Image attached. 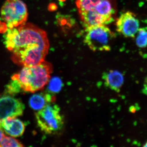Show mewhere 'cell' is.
Instances as JSON below:
<instances>
[{
    "instance_id": "23",
    "label": "cell",
    "mask_w": 147,
    "mask_h": 147,
    "mask_svg": "<svg viewBox=\"0 0 147 147\" xmlns=\"http://www.w3.org/2000/svg\"><path fill=\"white\" fill-rule=\"evenodd\" d=\"M59 1H60V2H62L65 1L66 0H59Z\"/></svg>"
},
{
    "instance_id": "9",
    "label": "cell",
    "mask_w": 147,
    "mask_h": 147,
    "mask_svg": "<svg viewBox=\"0 0 147 147\" xmlns=\"http://www.w3.org/2000/svg\"><path fill=\"white\" fill-rule=\"evenodd\" d=\"M102 79L106 87L117 92L120 91L124 83L123 76L120 72L110 70L103 74Z\"/></svg>"
},
{
    "instance_id": "16",
    "label": "cell",
    "mask_w": 147,
    "mask_h": 147,
    "mask_svg": "<svg viewBox=\"0 0 147 147\" xmlns=\"http://www.w3.org/2000/svg\"><path fill=\"white\" fill-rule=\"evenodd\" d=\"M62 82L57 77H54L51 79L49 83L48 89L52 93L58 92L60 90L62 87Z\"/></svg>"
},
{
    "instance_id": "22",
    "label": "cell",
    "mask_w": 147,
    "mask_h": 147,
    "mask_svg": "<svg viewBox=\"0 0 147 147\" xmlns=\"http://www.w3.org/2000/svg\"><path fill=\"white\" fill-rule=\"evenodd\" d=\"M144 147H147V141L146 142V143L144 145V146H143Z\"/></svg>"
},
{
    "instance_id": "1",
    "label": "cell",
    "mask_w": 147,
    "mask_h": 147,
    "mask_svg": "<svg viewBox=\"0 0 147 147\" xmlns=\"http://www.w3.org/2000/svg\"><path fill=\"white\" fill-rule=\"evenodd\" d=\"M4 43L11 52V59L18 65H36L45 61L49 50V40L45 31L34 24L25 23L7 28L4 35Z\"/></svg>"
},
{
    "instance_id": "14",
    "label": "cell",
    "mask_w": 147,
    "mask_h": 147,
    "mask_svg": "<svg viewBox=\"0 0 147 147\" xmlns=\"http://www.w3.org/2000/svg\"><path fill=\"white\" fill-rule=\"evenodd\" d=\"M24 146L18 140L13 137H4L0 142V147H20Z\"/></svg>"
},
{
    "instance_id": "6",
    "label": "cell",
    "mask_w": 147,
    "mask_h": 147,
    "mask_svg": "<svg viewBox=\"0 0 147 147\" xmlns=\"http://www.w3.org/2000/svg\"><path fill=\"white\" fill-rule=\"evenodd\" d=\"M116 26L117 31L126 38L135 37L140 28L139 19L130 11L122 13L117 20Z\"/></svg>"
},
{
    "instance_id": "24",
    "label": "cell",
    "mask_w": 147,
    "mask_h": 147,
    "mask_svg": "<svg viewBox=\"0 0 147 147\" xmlns=\"http://www.w3.org/2000/svg\"><path fill=\"white\" fill-rule=\"evenodd\" d=\"M1 21H0V24H1Z\"/></svg>"
},
{
    "instance_id": "8",
    "label": "cell",
    "mask_w": 147,
    "mask_h": 147,
    "mask_svg": "<svg viewBox=\"0 0 147 147\" xmlns=\"http://www.w3.org/2000/svg\"><path fill=\"white\" fill-rule=\"evenodd\" d=\"M0 129L10 136L18 137L24 133L25 125L16 117L7 118L0 121Z\"/></svg>"
},
{
    "instance_id": "3",
    "label": "cell",
    "mask_w": 147,
    "mask_h": 147,
    "mask_svg": "<svg viewBox=\"0 0 147 147\" xmlns=\"http://www.w3.org/2000/svg\"><path fill=\"white\" fill-rule=\"evenodd\" d=\"M38 125L46 134H59L64 127V119L57 104L49 103L36 113Z\"/></svg>"
},
{
    "instance_id": "15",
    "label": "cell",
    "mask_w": 147,
    "mask_h": 147,
    "mask_svg": "<svg viewBox=\"0 0 147 147\" xmlns=\"http://www.w3.org/2000/svg\"><path fill=\"white\" fill-rule=\"evenodd\" d=\"M21 90V87L17 81L11 79L10 83L7 86L5 92L7 93L12 95L18 93Z\"/></svg>"
},
{
    "instance_id": "5",
    "label": "cell",
    "mask_w": 147,
    "mask_h": 147,
    "mask_svg": "<svg viewBox=\"0 0 147 147\" xmlns=\"http://www.w3.org/2000/svg\"><path fill=\"white\" fill-rule=\"evenodd\" d=\"M1 13L8 28L25 24L28 16L26 5L21 0H6L2 7Z\"/></svg>"
},
{
    "instance_id": "12",
    "label": "cell",
    "mask_w": 147,
    "mask_h": 147,
    "mask_svg": "<svg viewBox=\"0 0 147 147\" xmlns=\"http://www.w3.org/2000/svg\"><path fill=\"white\" fill-rule=\"evenodd\" d=\"M101 0H76L79 13L93 11Z\"/></svg>"
},
{
    "instance_id": "20",
    "label": "cell",
    "mask_w": 147,
    "mask_h": 147,
    "mask_svg": "<svg viewBox=\"0 0 147 147\" xmlns=\"http://www.w3.org/2000/svg\"><path fill=\"white\" fill-rule=\"evenodd\" d=\"M5 136V134H4L3 131L1 129H0V142L1 141L2 139Z\"/></svg>"
},
{
    "instance_id": "17",
    "label": "cell",
    "mask_w": 147,
    "mask_h": 147,
    "mask_svg": "<svg viewBox=\"0 0 147 147\" xmlns=\"http://www.w3.org/2000/svg\"><path fill=\"white\" fill-rule=\"evenodd\" d=\"M7 27L5 23H1L0 24V32H3L4 33L7 30Z\"/></svg>"
},
{
    "instance_id": "19",
    "label": "cell",
    "mask_w": 147,
    "mask_h": 147,
    "mask_svg": "<svg viewBox=\"0 0 147 147\" xmlns=\"http://www.w3.org/2000/svg\"><path fill=\"white\" fill-rule=\"evenodd\" d=\"M142 92L145 95H147V76L145 79L144 87L142 90Z\"/></svg>"
},
{
    "instance_id": "4",
    "label": "cell",
    "mask_w": 147,
    "mask_h": 147,
    "mask_svg": "<svg viewBox=\"0 0 147 147\" xmlns=\"http://www.w3.org/2000/svg\"><path fill=\"white\" fill-rule=\"evenodd\" d=\"M84 42L90 50L96 51H109L115 35L105 25H99L85 29Z\"/></svg>"
},
{
    "instance_id": "2",
    "label": "cell",
    "mask_w": 147,
    "mask_h": 147,
    "mask_svg": "<svg viewBox=\"0 0 147 147\" xmlns=\"http://www.w3.org/2000/svg\"><path fill=\"white\" fill-rule=\"evenodd\" d=\"M52 71V64L44 61L36 65L24 67L11 79L17 81L24 91L34 92L42 89L47 84Z\"/></svg>"
},
{
    "instance_id": "13",
    "label": "cell",
    "mask_w": 147,
    "mask_h": 147,
    "mask_svg": "<svg viewBox=\"0 0 147 147\" xmlns=\"http://www.w3.org/2000/svg\"><path fill=\"white\" fill-rule=\"evenodd\" d=\"M135 36H136L135 42L138 47L145 48L147 47V28H140Z\"/></svg>"
},
{
    "instance_id": "7",
    "label": "cell",
    "mask_w": 147,
    "mask_h": 147,
    "mask_svg": "<svg viewBox=\"0 0 147 147\" xmlns=\"http://www.w3.org/2000/svg\"><path fill=\"white\" fill-rule=\"evenodd\" d=\"M25 106L19 99L6 96L0 98V121L22 115Z\"/></svg>"
},
{
    "instance_id": "18",
    "label": "cell",
    "mask_w": 147,
    "mask_h": 147,
    "mask_svg": "<svg viewBox=\"0 0 147 147\" xmlns=\"http://www.w3.org/2000/svg\"><path fill=\"white\" fill-rule=\"evenodd\" d=\"M57 9V6L55 3H51L49 5L48 9L50 11H55Z\"/></svg>"
},
{
    "instance_id": "21",
    "label": "cell",
    "mask_w": 147,
    "mask_h": 147,
    "mask_svg": "<svg viewBox=\"0 0 147 147\" xmlns=\"http://www.w3.org/2000/svg\"><path fill=\"white\" fill-rule=\"evenodd\" d=\"M133 108H131V112H132V113H134V112H135V108H134V107H132Z\"/></svg>"
},
{
    "instance_id": "11",
    "label": "cell",
    "mask_w": 147,
    "mask_h": 147,
    "mask_svg": "<svg viewBox=\"0 0 147 147\" xmlns=\"http://www.w3.org/2000/svg\"><path fill=\"white\" fill-rule=\"evenodd\" d=\"M56 19L57 25L64 32L71 31L76 26V20L70 15L58 13Z\"/></svg>"
},
{
    "instance_id": "10",
    "label": "cell",
    "mask_w": 147,
    "mask_h": 147,
    "mask_svg": "<svg viewBox=\"0 0 147 147\" xmlns=\"http://www.w3.org/2000/svg\"><path fill=\"white\" fill-rule=\"evenodd\" d=\"M55 97L50 93H40L33 95L30 97L29 104L34 110H40L47 104L55 101Z\"/></svg>"
}]
</instances>
